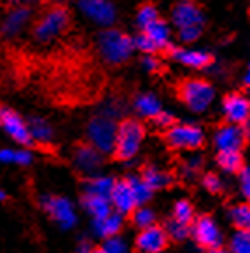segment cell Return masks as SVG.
Segmentation results:
<instances>
[{"mask_svg": "<svg viewBox=\"0 0 250 253\" xmlns=\"http://www.w3.org/2000/svg\"><path fill=\"white\" fill-rule=\"evenodd\" d=\"M70 21L72 14L67 5H52L35 21L32 35L39 44H49L68 30Z\"/></svg>", "mask_w": 250, "mask_h": 253, "instance_id": "obj_1", "label": "cell"}, {"mask_svg": "<svg viewBox=\"0 0 250 253\" xmlns=\"http://www.w3.org/2000/svg\"><path fill=\"white\" fill-rule=\"evenodd\" d=\"M98 52L108 65H121L133 54V39L117 28H107L98 35Z\"/></svg>", "mask_w": 250, "mask_h": 253, "instance_id": "obj_2", "label": "cell"}, {"mask_svg": "<svg viewBox=\"0 0 250 253\" xmlns=\"http://www.w3.org/2000/svg\"><path fill=\"white\" fill-rule=\"evenodd\" d=\"M117 121L103 116L98 112L97 116L90 119L86 126V143L98 150L101 156L105 154H114L117 138Z\"/></svg>", "mask_w": 250, "mask_h": 253, "instance_id": "obj_3", "label": "cell"}, {"mask_svg": "<svg viewBox=\"0 0 250 253\" xmlns=\"http://www.w3.org/2000/svg\"><path fill=\"white\" fill-rule=\"evenodd\" d=\"M146 136L142 123L137 119H124L117 126L116 147H114V157L119 161H128L135 157L140 150V145Z\"/></svg>", "mask_w": 250, "mask_h": 253, "instance_id": "obj_4", "label": "cell"}, {"mask_svg": "<svg viewBox=\"0 0 250 253\" xmlns=\"http://www.w3.org/2000/svg\"><path fill=\"white\" fill-rule=\"evenodd\" d=\"M41 208L51 216L61 231H70L77 223V213H75L74 203L65 196H54V194H42L39 198Z\"/></svg>", "mask_w": 250, "mask_h": 253, "instance_id": "obj_5", "label": "cell"}, {"mask_svg": "<svg viewBox=\"0 0 250 253\" xmlns=\"http://www.w3.org/2000/svg\"><path fill=\"white\" fill-rule=\"evenodd\" d=\"M179 96L193 112H205L212 105L215 91L212 84L201 79H189L179 86Z\"/></svg>", "mask_w": 250, "mask_h": 253, "instance_id": "obj_6", "label": "cell"}, {"mask_svg": "<svg viewBox=\"0 0 250 253\" xmlns=\"http://www.w3.org/2000/svg\"><path fill=\"white\" fill-rule=\"evenodd\" d=\"M75 5L84 18L90 19L93 25L101 26L103 30L112 28V25L117 19L116 5L108 0H81Z\"/></svg>", "mask_w": 250, "mask_h": 253, "instance_id": "obj_7", "label": "cell"}, {"mask_svg": "<svg viewBox=\"0 0 250 253\" xmlns=\"http://www.w3.org/2000/svg\"><path fill=\"white\" fill-rule=\"evenodd\" d=\"M164 138L172 149L196 150L205 143L203 129L193 124H175L164 133Z\"/></svg>", "mask_w": 250, "mask_h": 253, "instance_id": "obj_8", "label": "cell"}, {"mask_svg": "<svg viewBox=\"0 0 250 253\" xmlns=\"http://www.w3.org/2000/svg\"><path fill=\"white\" fill-rule=\"evenodd\" d=\"M72 164L79 173L90 176H95L100 173L101 166H103V156L98 152L95 147H91L90 143L81 142L74 147L72 152Z\"/></svg>", "mask_w": 250, "mask_h": 253, "instance_id": "obj_9", "label": "cell"}, {"mask_svg": "<svg viewBox=\"0 0 250 253\" xmlns=\"http://www.w3.org/2000/svg\"><path fill=\"white\" fill-rule=\"evenodd\" d=\"M0 127L7 133L9 138H12L18 145L28 147L32 145V138L28 133V126H26V121L19 116L18 112L12 110V108H0Z\"/></svg>", "mask_w": 250, "mask_h": 253, "instance_id": "obj_10", "label": "cell"}, {"mask_svg": "<svg viewBox=\"0 0 250 253\" xmlns=\"http://www.w3.org/2000/svg\"><path fill=\"white\" fill-rule=\"evenodd\" d=\"M32 9L28 5H16L9 9L0 23V34L5 39H14L25 30L32 21Z\"/></svg>", "mask_w": 250, "mask_h": 253, "instance_id": "obj_11", "label": "cell"}, {"mask_svg": "<svg viewBox=\"0 0 250 253\" xmlns=\"http://www.w3.org/2000/svg\"><path fill=\"white\" fill-rule=\"evenodd\" d=\"M135 246L140 253H159L168 246V236L159 225H150L138 232Z\"/></svg>", "mask_w": 250, "mask_h": 253, "instance_id": "obj_12", "label": "cell"}, {"mask_svg": "<svg viewBox=\"0 0 250 253\" xmlns=\"http://www.w3.org/2000/svg\"><path fill=\"white\" fill-rule=\"evenodd\" d=\"M245 129L242 126H235V124H226V126L219 127L215 133V147L220 152H240V149L245 143Z\"/></svg>", "mask_w": 250, "mask_h": 253, "instance_id": "obj_13", "label": "cell"}, {"mask_svg": "<svg viewBox=\"0 0 250 253\" xmlns=\"http://www.w3.org/2000/svg\"><path fill=\"white\" fill-rule=\"evenodd\" d=\"M222 112H224L226 119L229 121V124L235 126H245L249 123L250 117V105L243 94L233 93L229 96L224 98L222 103Z\"/></svg>", "mask_w": 250, "mask_h": 253, "instance_id": "obj_14", "label": "cell"}, {"mask_svg": "<svg viewBox=\"0 0 250 253\" xmlns=\"http://www.w3.org/2000/svg\"><path fill=\"white\" fill-rule=\"evenodd\" d=\"M194 238L201 246L210 250H219L222 245V234H220L217 223L210 216H201L196 220L194 225Z\"/></svg>", "mask_w": 250, "mask_h": 253, "instance_id": "obj_15", "label": "cell"}, {"mask_svg": "<svg viewBox=\"0 0 250 253\" xmlns=\"http://www.w3.org/2000/svg\"><path fill=\"white\" fill-rule=\"evenodd\" d=\"M108 199H110L112 210H116V213H119V215H123V216L131 215L133 210L138 208L137 199H135L133 192H131V187L128 185L126 180H116Z\"/></svg>", "mask_w": 250, "mask_h": 253, "instance_id": "obj_16", "label": "cell"}, {"mask_svg": "<svg viewBox=\"0 0 250 253\" xmlns=\"http://www.w3.org/2000/svg\"><path fill=\"white\" fill-rule=\"evenodd\" d=\"M172 19L180 30L189 28V26H201L203 25V14L200 7L193 2H180L173 7Z\"/></svg>", "mask_w": 250, "mask_h": 253, "instance_id": "obj_17", "label": "cell"}, {"mask_svg": "<svg viewBox=\"0 0 250 253\" xmlns=\"http://www.w3.org/2000/svg\"><path fill=\"white\" fill-rule=\"evenodd\" d=\"M123 223H124V216L119 215V213L112 211L107 218L103 220H93V234L105 239H110V238H116L117 234L121 232L123 229Z\"/></svg>", "mask_w": 250, "mask_h": 253, "instance_id": "obj_18", "label": "cell"}, {"mask_svg": "<svg viewBox=\"0 0 250 253\" xmlns=\"http://www.w3.org/2000/svg\"><path fill=\"white\" fill-rule=\"evenodd\" d=\"M81 206L88 215H91L93 220H103L112 213V205L110 199L100 198V196H90V194H82Z\"/></svg>", "mask_w": 250, "mask_h": 253, "instance_id": "obj_19", "label": "cell"}, {"mask_svg": "<svg viewBox=\"0 0 250 253\" xmlns=\"http://www.w3.org/2000/svg\"><path fill=\"white\" fill-rule=\"evenodd\" d=\"M26 126H28V133H30L32 138V143L37 142V143H51L52 138H54V129L52 126L44 119V117H39V116H32L30 119L26 121Z\"/></svg>", "mask_w": 250, "mask_h": 253, "instance_id": "obj_20", "label": "cell"}, {"mask_svg": "<svg viewBox=\"0 0 250 253\" xmlns=\"http://www.w3.org/2000/svg\"><path fill=\"white\" fill-rule=\"evenodd\" d=\"M116 180L108 175H95L82 182V190L90 196H100V198H110Z\"/></svg>", "mask_w": 250, "mask_h": 253, "instance_id": "obj_21", "label": "cell"}, {"mask_svg": "<svg viewBox=\"0 0 250 253\" xmlns=\"http://www.w3.org/2000/svg\"><path fill=\"white\" fill-rule=\"evenodd\" d=\"M172 56L182 65H187V67L193 68H205L212 63V56L208 52L201 51H187V49L172 47Z\"/></svg>", "mask_w": 250, "mask_h": 253, "instance_id": "obj_22", "label": "cell"}, {"mask_svg": "<svg viewBox=\"0 0 250 253\" xmlns=\"http://www.w3.org/2000/svg\"><path fill=\"white\" fill-rule=\"evenodd\" d=\"M140 178L147 183V187H149L152 192L157 189H166V187L172 185V182H173V178H172L170 173L163 171V169H159V168H156V166H146L144 168Z\"/></svg>", "mask_w": 250, "mask_h": 253, "instance_id": "obj_23", "label": "cell"}, {"mask_svg": "<svg viewBox=\"0 0 250 253\" xmlns=\"http://www.w3.org/2000/svg\"><path fill=\"white\" fill-rule=\"evenodd\" d=\"M135 110H137L138 116L146 117V119H150L152 121L154 117L157 116L161 112V103L154 94H149V93H144V94H138L135 98V103H133Z\"/></svg>", "mask_w": 250, "mask_h": 253, "instance_id": "obj_24", "label": "cell"}, {"mask_svg": "<svg viewBox=\"0 0 250 253\" xmlns=\"http://www.w3.org/2000/svg\"><path fill=\"white\" fill-rule=\"evenodd\" d=\"M142 34L147 35V37H149L150 41L156 44L157 49L166 47V45H168V42H170V26L166 25L163 19H157V21H154L152 25L147 26Z\"/></svg>", "mask_w": 250, "mask_h": 253, "instance_id": "obj_25", "label": "cell"}, {"mask_svg": "<svg viewBox=\"0 0 250 253\" xmlns=\"http://www.w3.org/2000/svg\"><path fill=\"white\" fill-rule=\"evenodd\" d=\"M124 180H126L128 185L131 187V192H133L138 206H144L146 203L150 201V198H152L154 192L149 189V187H147V183L140 178V175H130V176H126Z\"/></svg>", "mask_w": 250, "mask_h": 253, "instance_id": "obj_26", "label": "cell"}, {"mask_svg": "<svg viewBox=\"0 0 250 253\" xmlns=\"http://www.w3.org/2000/svg\"><path fill=\"white\" fill-rule=\"evenodd\" d=\"M131 222H133L135 227H138L140 231H144V229L154 225V222H156V215H154L152 210L147 208V206H138V208H135L133 213H131Z\"/></svg>", "mask_w": 250, "mask_h": 253, "instance_id": "obj_27", "label": "cell"}, {"mask_svg": "<svg viewBox=\"0 0 250 253\" xmlns=\"http://www.w3.org/2000/svg\"><path fill=\"white\" fill-rule=\"evenodd\" d=\"M217 163H219V166L222 168L224 171L235 173V171H240V169H242L243 161H242L240 152H219Z\"/></svg>", "mask_w": 250, "mask_h": 253, "instance_id": "obj_28", "label": "cell"}, {"mask_svg": "<svg viewBox=\"0 0 250 253\" xmlns=\"http://www.w3.org/2000/svg\"><path fill=\"white\" fill-rule=\"evenodd\" d=\"M231 220L240 231H250V206L238 205L231 210Z\"/></svg>", "mask_w": 250, "mask_h": 253, "instance_id": "obj_29", "label": "cell"}, {"mask_svg": "<svg viewBox=\"0 0 250 253\" xmlns=\"http://www.w3.org/2000/svg\"><path fill=\"white\" fill-rule=\"evenodd\" d=\"M157 19H159V12H157V9L154 7L152 4H144L142 7L138 9L137 25L142 28V32L146 30L149 25H152L154 21H157Z\"/></svg>", "mask_w": 250, "mask_h": 253, "instance_id": "obj_30", "label": "cell"}, {"mask_svg": "<svg viewBox=\"0 0 250 253\" xmlns=\"http://www.w3.org/2000/svg\"><path fill=\"white\" fill-rule=\"evenodd\" d=\"M193 216L194 210L191 206V203L186 201V199H180L175 205V208H173V220L179 223H184V225H189L193 222Z\"/></svg>", "mask_w": 250, "mask_h": 253, "instance_id": "obj_31", "label": "cell"}, {"mask_svg": "<svg viewBox=\"0 0 250 253\" xmlns=\"http://www.w3.org/2000/svg\"><path fill=\"white\" fill-rule=\"evenodd\" d=\"M231 253H250V231H238L233 236Z\"/></svg>", "mask_w": 250, "mask_h": 253, "instance_id": "obj_32", "label": "cell"}, {"mask_svg": "<svg viewBox=\"0 0 250 253\" xmlns=\"http://www.w3.org/2000/svg\"><path fill=\"white\" fill-rule=\"evenodd\" d=\"M164 232L168 238H173L175 241H182L189 236V225H184V223H179L175 220H170L164 227Z\"/></svg>", "mask_w": 250, "mask_h": 253, "instance_id": "obj_33", "label": "cell"}, {"mask_svg": "<svg viewBox=\"0 0 250 253\" xmlns=\"http://www.w3.org/2000/svg\"><path fill=\"white\" fill-rule=\"evenodd\" d=\"M100 250H101V253H128L126 243H124V239H121L119 236L105 239Z\"/></svg>", "mask_w": 250, "mask_h": 253, "instance_id": "obj_34", "label": "cell"}, {"mask_svg": "<svg viewBox=\"0 0 250 253\" xmlns=\"http://www.w3.org/2000/svg\"><path fill=\"white\" fill-rule=\"evenodd\" d=\"M133 45H135V49H138V51L146 52V56H150L156 51H159V49L156 47V44H154V42L144 34H140L138 37L133 39Z\"/></svg>", "mask_w": 250, "mask_h": 253, "instance_id": "obj_35", "label": "cell"}, {"mask_svg": "<svg viewBox=\"0 0 250 253\" xmlns=\"http://www.w3.org/2000/svg\"><path fill=\"white\" fill-rule=\"evenodd\" d=\"M34 163V154L32 150L28 149H19V150H14V164H19V166H30Z\"/></svg>", "mask_w": 250, "mask_h": 253, "instance_id": "obj_36", "label": "cell"}, {"mask_svg": "<svg viewBox=\"0 0 250 253\" xmlns=\"http://www.w3.org/2000/svg\"><path fill=\"white\" fill-rule=\"evenodd\" d=\"M152 123L156 124L157 127H166V129H170L172 126H175V117H173L172 114H168V112L161 110L152 119Z\"/></svg>", "mask_w": 250, "mask_h": 253, "instance_id": "obj_37", "label": "cell"}, {"mask_svg": "<svg viewBox=\"0 0 250 253\" xmlns=\"http://www.w3.org/2000/svg\"><path fill=\"white\" fill-rule=\"evenodd\" d=\"M203 185H205V189L212 194L220 192V189H222V183H220L219 176L213 175V173H208V175L203 178Z\"/></svg>", "mask_w": 250, "mask_h": 253, "instance_id": "obj_38", "label": "cell"}, {"mask_svg": "<svg viewBox=\"0 0 250 253\" xmlns=\"http://www.w3.org/2000/svg\"><path fill=\"white\" fill-rule=\"evenodd\" d=\"M201 35V26H189L180 30V41L182 42H194Z\"/></svg>", "mask_w": 250, "mask_h": 253, "instance_id": "obj_39", "label": "cell"}, {"mask_svg": "<svg viewBox=\"0 0 250 253\" xmlns=\"http://www.w3.org/2000/svg\"><path fill=\"white\" fill-rule=\"evenodd\" d=\"M240 183H242V190L245 196H250V169L243 168L240 169Z\"/></svg>", "mask_w": 250, "mask_h": 253, "instance_id": "obj_40", "label": "cell"}, {"mask_svg": "<svg viewBox=\"0 0 250 253\" xmlns=\"http://www.w3.org/2000/svg\"><path fill=\"white\" fill-rule=\"evenodd\" d=\"M200 166H201V159H200V157L189 159L186 164H184V173H186V176H187V173H196Z\"/></svg>", "mask_w": 250, "mask_h": 253, "instance_id": "obj_41", "label": "cell"}, {"mask_svg": "<svg viewBox=\"0 0 250 253\" xmlns=\"http://www.w3.org/2000/svg\"><path fill=\"white\" fill-rule=\"evenodd\" d=\"M0 164H14V150L0 149Z\"/></svg>", "mask_w": 250, "mask_h": 253, "instance_id": "obj_42", "label": "cell"}, {"mask_svg": "<svg viewBox=\"0 0 250 253\" xmlns=\"http://www.w3.org/2000/svg\"><path fill=\"white\" fill-rule=\"evenodd\" d=\"M142 65H144V68L149 72H156L157 68H159V61H157L156 58H152V56H146L142 60Z\"/></svg>", "mask_w": 250, "mask_h": 253, "instance_id": "obj_43", "label": "cell"}, {"mask_svg": "<svg viewBox=\"0 0 250 253\" xmlns=\"http://www.w3.org/2000/svg\"><path fill=\"white\" fill-rule=\"evenodd\" d=\"M5 199H7V192H5V190L0 187V203L5 201Z\"/></svg>", "mask_w": 250, "mask_h": 253, "instance_id": "obj_44", "label": "cell"}, {"mask_svg": "<svg viewBox=\"0 0 250 253\" xmlns=\"http://www.w3.org/2000/svg\"><path fill=\"white\" fill-rule=\"evenodd\" d=\"M245 84L250 86V67H249V74H247V77H245Z\"/></svg>", "mask_w": 250, "mask_h": 253, "instance_id": "obj_45", "label": "cell"}, {"mask_svg": "<svg viewBox=\"0 0 250 253\" xmlns=\"http://www.w3.org/2000/svg\"><path fill=\"white\" fill-rule=\"evenodd\" d=\"M90 253H101V250L100 248H91Z\"/></svg>", "mask_w": 250, "mask_h": 253, "instance_id": "obj_46", "label": "cell"}, {"mask_svg": "<svg viewBox=\"0 0 250 253\" xmlns=\"http://www.w3.org/2000/svg\"><path fill=\"white\" fill-rule=\"evenodd\" d=\"M210 253H226V252H224V250H220V248H219V250H212Z\"/></svg>", "mask_w": 250, "mask_h": 253, "instance_id": "obj_47", "label": "cell"}, {"mask_svg": "<svg viewBox=\"0 0 250 253\" xmlns=\"http://www.w3.org/2000/svg\"><path fill=\"white\" fill-rule=\"evenodd\" d=\"M249 201H250V196H249ZM249 206H250V205H249Z\"/></svg>", "mask_w": 250, "mask_h": 253, "instance_id": "obj_48", "label": "cell"}, {"mask_svg": "<svg viewBox=\"0 0 250 253\" xmlns=\"http://www.w3.org/2000/svg\"><path fill=\"white\" fill-rule=\"evenodd\" d=\"M249 105H250V101H249Z\"/></svg>", "mask_w": 250, "mask_h": 253, "instance_id": "obj_49", "label": "cell"}, {"mask_svg": "<svg viewBox=\"0 0 250 253\" xmlns=\"http://www.w3.org/2000/svg\"><path fill=\"white\" fill-rule=\"evenodd\" d=\"M0 108H2V107H0Z\"/></svg>", "mask_w": 250, "mask_h": 253, "instance_id": "obj_50", "label": "cell"}]
</instances>
